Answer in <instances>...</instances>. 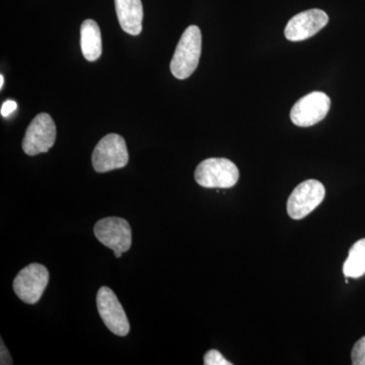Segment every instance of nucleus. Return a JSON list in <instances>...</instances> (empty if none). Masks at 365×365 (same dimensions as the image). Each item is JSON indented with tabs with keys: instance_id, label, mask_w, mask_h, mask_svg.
Here are the masks:
<instances>
[{
	"instance_id": "obj_1",
	"label": "nucleus",
	"mask_w": 365,
	"mask_h": 365,
	"mask_svg": "<svg viewBox=\"0 0 365 365\" xmlns=\"http://www.w3.org/2000/svg\"><path fill=\"white\" fill-rule=\"evenodd\" d=\"M202 35L197 26H190L182 33L170 61V71L178 79H186L193 74L200 60Z\"/></svg>"
},
{
	"instance_id": "obj_2",
	"label": "nucleus",
	"mask_w": 365,
	"mask_h": 365,
	"mask_svg": "<svg viewBox=\"0 0 365 365\" xmlns=\"http://www.w3.org/2000/svg\"><path fill=\"white\" fill-rule=\"evenodd\" d=\"M239 178V169L227 158H207L199 163L195 170L197 184L204 188H232Z\"/></svg>"
},
{
	"instance_id": "obj_3",
	"label": "nucleus",
	"mask_w": 365,
	"mask_h": 365,
	"mask_svg": "<svg viewBox=\"0 0 365 365\" xmlns=\"http://www.w3.org/2000/svg\"><path fill=\"white\" fill-rule=\"evenodd\" d=\"M129 155L126 143L118 134H108L101 139L93 150V167L97 173L122 169L128 163Z\"/></svg>"
},
{
	"instance_id": "obj_4",
	"label": "nucleus",
	"mask_w": 365,
	"mask_h": 365,
	"mask_svg": "<svg viewBox=\"0 0 365 365\" xmlns=\"http://www.w3.org/2000/svg\"><path fill=\"white\" fill-rule=\"evenodd\" d=\"M93 232L98 242L114 251L116 258H121L131 248L132 230L124 218H103L96 223Z\"/></svg>"
},
{
	"instance_id": "obj_5",
	"label": "nucleus",
	"mask_w": 365,
	"mask_h": 365,
	"mask_svg": "<svg viewBox=\"0 0 365 365\" xmlns=\"http://www.w3.org/2000/svg\"><path fill=\"white\" fill-rule=\"evenodd\" d=\"M49 277V271L45 266L38 263L30 264L14 278V292L26 304H37L44 294Z\"/></svg>"
},
{
	"instance_id": "obj_6",
	"label": "nucleus",
	"mask_w": 365,
	"mask_h": 365,
	"mask_svg": "<svg viewBox=\"0 0 365 365\" xmlns=\"http://www.w3.org/2000/svg\"><path fill=\"white\" fill-rule=\"evenodd\" d=\"M56 125L50 115L41 113L37 115L26 129L23 140L26 155H37L48 153L56 140Z\"/></svg>"
},
{
	"instance_id": "obj_7",
	"label": "nucleus",
	"mask_w": 365,
	"mask_h": 365,
	"mask_svg": "<svg viewBox=\"0 0 365 365\" xmlns=\"http://www.w3.org/2000/svg\"><path fill=\"white\" fill-rule=\"evenodd\" d=\"M324 185L317 180L300 182L287 201V213L292 220H302L318 207L325 198Z\"/></svg>"
},
{
	"instance_id": "obj_8",
	"label": "nucleus",
	"mask_w": 365,
	"mask_h": 365,
	"mask_svg": "<svg viewBox=\"0 0 365 365\" xmlns=\"http://www.w3.org/2000/svg\"><path fill=\"white\" fill-rule=\"evenodd\" d=\"M331 100L322 91H313L299 98L292 107L290 119L299 127L314 126L330 111Z\"/></svg>"
},
{
	"instance_id": "obj_9",
	"label": "nucleus",
	"mask_w": 365,
	"mask_h": 365,
	"mask_svg": "<svg viewBox=\"0 0 365 365\" xmlns=\"http://www.w3.org/2000/svg\"><path fill=\"white\" fill-rule=\"evenodd\" d=\"M97 307L101 318L113 334L121 337L128 335L130 324L123 307L111 288L103 287L98 289Z\"/></svg>"
},
{
	"instance_id": "obj_10",
	"label": "nucleus",
	"mask_w": 365,
	"mask_h": 365,
	"mask_svg": "<svg viewBox=\"0 0 365 365\" xmlns=\"http://www.w3.org/2000/svg\"><path fill=\"white\" fill-rule=\"evenodd\" d=\"M328 21V14L322 9L302 11L288 21L284 30L285 37L292 42L309 39L325 28Z\"/></svg>"
},
{
	"instance_id": "obj_11",
	"label": "nucleus",
	"mask_w": 365,
	"mask_h": 365,
	"mask_svg": "<svg viewBox=\"0 0 365 365\" xmlns=\"http://www.w3.org/2000/svg\"><path fill=\"white\" fill-rule=\"evenodd\" d=\"M120 26L125 33L138 36L143 31V6L141 0H115Z\"/></svg>"
},
{
	"instance_id": "obj_12",
	"label": "nucleus",
	"mask_w": 365,
	"mask_h": 365,
	"mask_svg": "<svg viewBox=\"0 0 365 365\" xmlns=\"http://www.w3.org/2000/svg\"><path fill=\"white\" fill-rule=\"evenodd\" d=\"M81 47L88 61H97L103 52L102 35L97 21L86 20L81 26Z\"/></svg>"
},
{
	"instance_id": "obj_13",
	"label": "nucleus",
	"mask_w": 365,
	"mask_h": 365,
	"mask_svg": "<svg viewBox=\"0 0 365 365\" xmlns=\"http://www.w3.org/2000/svg\"><path fill=\"white\" fill-rule=\"evenodd\" d=\"M347 278H359L365 274V239L359 240L350 248L348 258L343 265Z\"/></svg>"
},
{
	"instance_id": "obj_14",
	"label": "nucleus",
	"mask_w": 365,
	"mask_h": 365,
	"mask_svg": "<svg viewBox=\"0 0 365 365\" xmlns=\"http://www.w3.org/2000/svg\"><path fill=\"white\" fill-rule=\"evenodd\" d=\"M352 364L365 365V336L355 343L351 353Z\"/></svg>"
},
{
	"instance_id": "obj_15",
	"label": "nucleus",
	"mask_w": 365,
	"mask_h": 365,
	"mask_svg": "<svg viewBox=\"0 0 365 365\" xmlns=\"http://www.w3.org/2000/svg\"><path fill=\"white\" fill-rule=\"evenodd\" d=\"M204 364L205 365H232V362L227 361L222 356V353L217 350H209L204 356Z\"/></svg>"
},
{
	"instance_id": "obj_16",
	"label": "nucleus",
	"mask_w": 365,
	"mask_h": 365,
	"mask_svg": "<svg viewBox=\"0 0 365 365\" xmlns=\"http://www.w3.org/2000/svg\"><path fill=\"white\" fill-rule=\"evenodd\" d=\"M16 108H18V105L13 100L6 101L2 104L1 107V115L4 117H9L11 113L16 111Z\"/></svg>"
},
{
	"instance_id": "obj_17",
	"label": "nucleus",
	"mask_w": 365,
	"mask_h": 365,
	"mask_svg": "<svg viewBox=\"0 0 365 365\" xmlns=\"http://www.w3.org/2000/svg\"><path fill=\"white\" fill-rule=\"evenodd\" d=\"M1 364L2 365L13 364V359H11V354L7 351L6 346L4 345V342L1 340Z\"/></svg>"
},
{
	"instance_id": "obj_18",
	"label": "nucleus",
	"mask_w": 365,
	"mask_h": 365,
	"mask_svg": "<svg viewBox=\"0 0 365 365\" xmlns=\"http://www.w3.org/2000/svg\"><path fill=\"white\" fill-rule=\"evenodd\" d=\"M4 76H0V88H4Z\"/></svg>"
}]
</instances>
